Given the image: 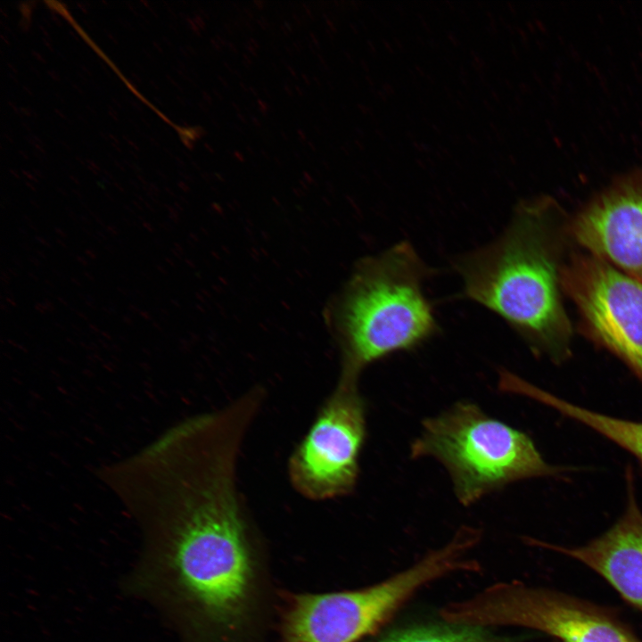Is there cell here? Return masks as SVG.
Wrapping results in <instances>:
<instances>
[{
    "mask_svg": "<svg viewBox=\"0 0 642 642\" xmlns=\"http://www.w3.org/2000/svg\"><path fill=\"white\" fill-rule=\"evenodd\" d=\"M244 440L218 425L152 442L112 493L142 531L133 586L164 609L182 642H269L279 588L238 484Z\"/></svg>",
    "mask_w": 642,
    "mask_h": 642,
    "instance_id": "obj_1",
    "label": "cell"
},
{
    "mask_svg": "<svg viewBox=\"0 0 642 642\" xmlns=\"http://www.w3.org/2000/svg\"><path fill=\"white\" fill-rule=\"evenodd\" d=\"M570 216L547 195L520 201L498 236L456 257L463 297L504 320L537 356L572 357L573 326L564 305L563 268L575 249Z\"/></svg>",
    "mask_w": 642,
    "mask_h": 642,
    "instance_id": "obj_2",
    "label": "cell"
},
{
    "mask_svg": "<svg viewBox=\"0 0 642 642\" xmlns=\"http://www.w3.org/2000/svg\"><path fill=\"white\" fill-rule=\"evenodd\" d=\"M408 241L360 259L324 313L340 353L337 383L358 386L371 364L440 333L424 284L434 275Z\"/></svg>",
    "mask_w": 642,
    "mask_h": 642,
    "instance_id": "obj_3",
    "label": "cell"
},
{
    "mask_svg": "<svg viewBox=\"0 0 642 642\" xmlns=\"http://www.w3.org/2000/svg\"><path fill=\"white\" fill-rule=\"evenodd\" d=\"M410 456L440 463L465 506L512 482L564 472L547 463L526 433L470 401H458L424 419Z\"/></svg>",
    "mask_w": 642,
    "mask_h": 642,
    "instance_id": "obj_4",
    "label": "cell"
},
{
    "mask_svg": "<svg viewBox=\"0 0 642 642\" xmlns=\"http://www.w3.org/2000/svg\"><path fill=\"white\" fill-rule=\"evenodd\" d=\"M474 547L458 531L444 547L395 576L361 589L302 593L280 588L276 629L281 642H357L379 629L417 589L457 571L477 570Z\"/></svg>",
    "mask_w": 642,
    "mask_h": 642,
    "instance_id": "obj_5",
    "label": "cell"
},
{
    "mask_svg": "<svg viewBox=\"0 0 642 642\" xmlns=\"http://www.w3.org/2000/svg\"><path fill=\"white\" fill-rule=\"evenodd\" d=\"M451 624L534 629L561 642H642L608 609L572 595L513 581L493 585L443 610Z\"/></svg>",
    "mask_w": 642,
    "mask_h": 642,
    "instance_id": "obj_6",
    "label": "cell"
},
{
    "mask_svg": "<svg viewBox=\"0 0 642 642\" xmlns=\"http://www.w3.org/2000/svg\"><path fill=\"white\" fill-rule=\"evenodd\" d=\"M578 313V332L618 358L642 382V283L574 249L561 275Z\"/></svg>",
    "mask_w": 642,
    "mask_h": 642,
    "instance_id": "obj_7",
    "label": "cell"
},
{
    "mask_svg": "<svg viewBox=\"0 0 642 642\" xmlns=\"http://www.w3.org/2000/svg\"><path fill=\"white\" fill-rule=\"evenodd\" d=\"M366 412L358 386L336 383L287 465L289 482L306 499L349 496L359 477Z\"/></svg>",
    "mask_w": 642,
    "mask_h": 642,
    "instance_id": "obj_8",
    "label": "cell"
},
{
    "mask_svg": "<svg viewBox=\"0 0 642 642\" xmlns=\"http://www.w3.org/2000/svg\"><path fill=\"white\" fill-rule=\"evenodd\" d=\"M575 246L642 283V169L614 179L570 216Z\"/></svg>",
    "mask_w": 642,
    "mask_h": 642,
    "instance_id": "obj_9",
    "label": "cell"
},
{
    "mask_svg": "<svg viewBox=\"0 0 642 642\" xmlns=\"http://www.w3.org/2000/svg\"><path fill=\"white\" fill-rule=\"evenodd\" d=\"M627 500L622 514L600 536L585 545H537L575 559L600 575L621 597L642 613V511L632 469L625 471Z\"/></svg>",
    "mask_w": 642,
    "mask_h": 642,
    "instance_id": "obj_10",
    "label": "cell"
},
{
    "mask_svg": "<svg viewBox=\"0 0 642 642\" xmlns=\"http://www.w3.org/2000/svg\"><path fill=\"white\" fill-rule=\"evenodd\" d=\"M511 393L539 401L561 415L587 425L634 456L642 465V422L605 415L567 401L516 376Z\"/></svg>",
    "mask_w": 642,
    "mask_h": 642,
    "instance_id": "obj_11",
    "label": "cell"
},
{
    "mask_svg": "<svg viewBox=\"0 0 642 642\" xmlns=\"http://www.w3.org/2000/svg\"><path fill=\"white\" fill-rule=\"evenodd\" d=\"M479 627H422L401 631L381 642H495Z\"/></svg>",
    "mask_w": 642,
    "mask_h": 642,
    "instance_id": "obj_12",
    "label": "cell"
},
{
    "mask_svg": "<svg viewBox=\"0 0 642 642\" xmlns=\"http://www.w3.org/2000/svg\"><path fill=\"white\" fill-rule=\"evenodd\" d=\"M31 1L29 2H22L18 4L19 10L21 12L23 19L29 20L31 16V12L33 9V6H30Z\"/></svg>",
    "mask_w": 642,
    "mask_h": 642,
    "instance_id": "obj_13",
    "label": "cell"
},
{
    "mask_svg": "<svg viewBox=\"0 0 642 642\" xmlns=\"http://www.w3.org/2000/svg\"><path fill=\"white\" fill-rule=\"evenodd\" d=\"M20 114L25 116H37V112L30 107H19Z\"/></svg>",
    "mask_w": 642,
    "mask_h": 642,
    "instance_id": "obj_14",
    "label": "cell"
},
{
    "mask_svg": "<svg viewBox=\"0 0 642 642\" xmlns=\"http://www.w3.org/2000/svg\"><path fill=\"white\" fill-rule=\"evenodd\" d=\"M77 6L84 14H87L89 8V4L87 2H78L77 3Z\"/></svg>",
    "mask_w": 642,
    "mask_h": 642,
    "instance_id": "obj_15",
    "label": "cell"
},
{
    "mask_svg": "<svg viewBox=\"0 0 642 642\" xmlns=\"http://www.w3.org/2000/svg\"><path fill=\"white\" fill-rule=\"evenodd\" d=\"M20 28L22 31L27 32L30 26V21L27 19H23L19 23Z\"/></svg>",
    "mask_w": 642,
    "mask_h": 642,
    "instance_id": "obj_16",
    "label": "cell"
},
{
    "mask_svg": "<svg viewBox=\"0 0 642 642\" xmlns=\"http://www.w3.org/2000/svg\"><path fill=\"white\" fill-rule=\"evenodd\" d=\"M47 74L55 81H60V75L56 70H48Z\"/></svg>",
    "mask_w": 642,
    "mask_h": 642,
    "instance_id": "obj_17",
    "label": "cell"
},
{
    "mask_svg": "<svg viewBox=\"0 0 642 642\" xmlns=\"http://www.w3.org/2000/svg\"><path fill=\"white\" fill-rule=\"evenodd\" d=\"M108 113L115 121L119 120L117 116L118 113L112 106H108Z\"/></svg>",
    "mask_w": 642,
    "mask_h": 642,
    "instance_id": "obj_18",
    "label": "cell"
},
{
    "mask_svg": "<svg viewBox=\"0 0 642 642\" xmlns=\"http://www.w3.org/2000/svg\"><path fill=\"white\" fill-rule=\"evenodd\" d=\"M51 19L58 27H62V21L54 12H52Z\"/></svg>",
    "mask_w": 642,
    "mask_h": 642,
    "instance_id": "obj_19",
    "label": "cell"
},
{
    "mask_svg": "<svg viewBox=\"0 0 642 642\" xmlns=\"http://www.w3.org/2000/svg\"><path fill=\"white\" fill-rule=\"evenodd\" d=\"M31 54H32V55H33L37 61H39L40 62L46 63V62H45V60L44 59V57H43L37 51L33 50V51L31 52Z\"/></svg>",
    "mask_w": 642,
    "mask_h": 642,
    "instance_id": "obj_20",
    "label": "cell"
},
{
    "mask_svg": "<svg viewBox=\"0 0 642 642\" xmlns=\"http://www.w3.org/2000/svg\"><path fill=\"white\" fill-rule=\"evenodd\" d=\"M123 138L128 142V144L133 149H135V151H140V148L137 146V144H136V143H134L132 140H130L129 138H128V137L126 136V135L123 136Z\"/></svg>",
    "mask_w": 642,
    "mask_h": 642,
    "instance_id": "obj_21",
    "label": "cell"
},
{
    "mask_svg": "<svg viewBox=\"0 0 642 642\" xmlns=\"http://www.w3.org/2000/svg\"><path fill=\"white\" fill-rule=\"evenodd\" d=\"M86 163L87 166H89L96 170H100V167L93 160L86 159Z\"/></svg>",
    "mask_w": 642,
    "mask_h": 642,
    "instance_id": "obj_22",
    "label": "cell"
},
{
    "mask_svg": "<svg viewBox=\"0 0 642 642\" xmlns=\"http://www.w3.org/2000/svg\"><path fill=\"white\" fill-rule=\"evenodd\" d=\"M38 29H40V31H41V32L43 33V35L45 36V38L50 40V36H49L48 32L46 31V29H45V26L42 25V24H38Z\"/></svg>",
    "mask_w": 642,
    "mask_h": 642,
    "instance_id": "obj_23",
    "label": "cell"
},
{
    "mask_svg": "<svg viewBox=\"0 0 642 642\" xmlns=\"http://www.w3.org/2000/svg\"><path fill=\"white\" fill-rule=\"evenodd\" d=\"M131 105L137 111H143V107L136 101H131Z\"/></svg>",
    "mask_w": 642,
    "mask_h": 642,
    "instance_id": "obj_24",
    "label": "cell"
},
{
    "mask_svg": "<svg viewBox=\"0 0 642 642\" xmlns=\"http://www.w3.org/2000/svg\"><path fill=\"white\" fill-rule=\"evenodd\" d=\"M104 33L106 34V36L108 37V38L110 40H111L114 44H118V40L111 33H110L108 30H105V29H104Z\"/></svg>",
    "mask_w": 642,
    "mask_h": 642,
    "instance_id": "obj_25",
    "label": "cell"
},
{
    "mask_svg": "<svg viewBox=\"0 0 642 642\" xmlns=\"http://www.w3.org/2000/svg\"><path fill=\"white\" fill-rule=\"evenodd\" d=\"M43 42H44L45 45L51 52H54V47H53L50 40H48V39H46V38L44 37V38H43Z\"/></svg>",
    "mask_w": 642,
    "mask_h": 642,
    "instance_id": "obj_26",
    "label": "cell"
},
{
    "mask_svg": "<svg viewBox=\"0 0 642 642\" xmlns=\"http://www.w3.org/2000/svg\"><path fill=\"white\" fill-rule=\"evenodd\" d=\"M131 78H132V79H133L135 82H136V83H141V82H142V78H141L136 73H135V72H132V73H131Z\"/></svg>",
    "mask_w": 642,
    "mask_h": 642,
    "instance_id": "obj_27",
    "label": "cell"
},
{
    "mask_svg": "<svg viewBox=\"0 0 642 642\" xmlns=\"http://www.w3.org/2000/svg\"><path fill=\"white\" fill-rule=\"evenodd\" d=\"M127 5H128V8L135 15H138V12L136 11V9L134 7V5H133L131 3H127Z\"/></svg>",
    "mask_w": 642,
    "mask_h": 642,
    "instance_id": "obj_28",
    "label": "cell"
},
{
    "mask_svg": "<svg viewBox=\"0 0 642 642\" xmlns=\"http://www.w3.org/2000/svg\"><path fill=\"white\" fill-rule=\"evenodd\" d=\"M8 105L13 110L14 112L20 114L19 108L11 101L8 102Z\"/></svg>",
    "mask_w": 642,
    "mask_h": 642,
    "instance_id": "obj_29",
    "label": "cell"
},
{
    "mask_svg": "<svg viewBox=\"0 0 642 642\" xmlns=\"http://www.w3.org/2000/svg\"><path fill=\"white\" fill-rule=\"evenodd\" d=\"M21 171H22L23 175H25L28 178L37 181V179L33 177V175L30 172L26 171L24 169H22Z\"/></svg>",
    "mask_w": 642,
    "mask_h": 642,
    "instance_id": "obj_30",
    "label": "cell"
},
{
    "mask_svg": "<svg viewBox=\"0 0 642 642\" xmlns=\"http://www.w3.org/2000/svg\"><path fill=\"white\" fill-rule=\"evenodd\" d=\"M143 52L144 53V54L147 56L148 59H150L152 62L155 61V58H153V55L151 53H149L147 50L144 49Z\"/></svg>",
    "mask_w": 642,
    "mask_h": 642,
    "instance_id": "obj_31",
    "label": "cell"
},
{
    "mask_svg": "<svg viewBox=\"0 0 642 642\" xmlns=\"http://www.w3.org/2000/svg\"><path fill=\"white\" fill-rule=\"evenodd\" d=\"M152 45L160 53H161V54L163 53L161 46L160 45V44L157 41H153Z\"/></svg>",
    "mask_w": 642,
    "mask_h": 642,
    "instance_id": "obj_32",
    "label": "cell"
},
{
    "mask_svg": "<svg viewBox=\"0 0 642 642\" xmlns=\"http://www.w3.org/2000/svg\"><path fill=\"white\" fill-rule=\"evenodd\" d=\"M81 69L84 71V73H86L90 77L92 76L91 70L88 68H86L85 65H82Z\"/></svg>",
    "mask_w": 642,
    "mask_h": 642,
    "instance_id": "obj_33",
    "label": "cell"
},
{
    "mask_svg": "<svg viewBox=\"0 0 642 642\" xmlns=\"http://www.w3.org/2000/svg\"><path fill=\"white\" fill-rule=\"evenodd\" d=\"M85 24L87 26V28L92 29L93 27H95V23L91 21H85Z\"/></svg>",
    "mask_w": 642,
    "mask_h": 642,
    "instance_id": "obj_34",
    "label": "cell"
},
{
    "mask_svg": "<svg viewBox=\"0 0 642 642\" xmlns=\"http://www.w3.org/2000/svg\"><path fill=\"white\" fill-rule=\"evenodd\" d=\"M70 84L72 85L73 88H75L78 92H79L80 94L83 93L82 89L76 83L70 82Z\"/></svg>",
    "mask_w": 642,
    "mask_h": 642,
    "instance_id": "obj_35",
    "label": "cell"
},
{
    "mask_svg": "<svg viewBox=\"0 0 642 642\" xmlns=\"http://www.w3.org/2000/svg\"><path fill=\"white\" fill-rule=\"evenodd\" d=\"M54 112L62 119H66V116L58 109H54Z\"/></svg>",
    "mask_w": 642,
    "mask_h": 642,
    "instance_id": "obj_36",
    "label": "cell"
},
{
    "mask_svg": "<svg viewBox=\"0 0 642 642\" xmlns=\"http://www.w3.org/2000/svg\"><path fill=\"white\" fill-rule=\"evenodd\" d=\"M111 101L114 103V105H116V107L121 108V103L116 98H111Z\"/></svg>",
    "mask_w": 642,
    "mask_h": 642,
    "instance_id": "obj_37",
    "label": "cell"
},
{
    "mask_svg": "<svg viewBox=\"0 0 642 642\" xmlns=\"http://www.w3.org/2000/svg\"><path fill=\"white\" fill-rule=\"evenodd\" d=\"M149 141L153 144L154 146H159V142L156 141L153 137H149Z\"/></svg>",
    "mask_w": 642,
    "mask_h": 642,
    "instance_id": "obj_38",
    "label": "cell"
},
{
    "mask_svg": "<svg viewBox=\"0 0 642 642\" xmlns=\"http://www.w3.org/2000/svg\"><path fill=\"white\" fill-rule=\"evenodd\" d=\"M42 22H43L46 27L51 28V23L49 22V21H48L47 19H45V18L42 19Z\"/></svg>",
    "mask_w": 642,
    "mask_h": 642,
    "instance_id": "obj_39",
    "label": "cell"
},
{
    "mask_svg": "<svg viewBox=\"0 0 642 642\" xmlns=\"http://www.w3.org/2000/svg\"><path fill=\"white\" fill-rule=\"evenodd\" d=\"M150 84H151L156 90H159V89H160L159 85H158L157 83H155L153 80H150Z\"/></svg>",
    "mask_w": 642,
    "mask_h": 642,
    "instance_id": "obj_40",
    "label": "cell"
},
{
    "mask_svg": "<svg viewBox=\"0 0 642 642\" xmlns=\"http://www.w3.org/2000/svg\"><path fill=\"white\" fill-rule=\"evenodd\" d=\"M59 142H60V144L62 145L63 147H65L67 150H70V147L66 144V142H63L61 140Z\"/></svg>",
    "mask_w": 642,
    "mask_h": 642,
    "instance_id": "obj_41",
    "label": "cell"
},
{
    "mask_svg": "<svg viewBox=\"0 0 642 642\" xmlns=\"http://www.w3.org/2000/svg\"><path fill=\"white\" fill-rule=\"evenodd\" d=\"M111 145H112V146H113V148H115V149H116V151H118L119 152H121V149H120V147L119 146V144H115V143H112V142H111Z\"/></svg>",
    "mask_w": 642,
    "mask_h": 642,
    "instance_id": "obj_42",
    "label": "cell"
},
{
    "mask_svg": "<svg viewBox=\"0 0 642 642\" xmlns=\"http://www.w3.org/2000/svg\"><path fill=\"white\" fill-rule=\"evenodd\" d=\"M7 65H8V67L11 69V70H12L13 73H17V70H16L15 67H13L12 64L7 63Z\"/></svg>",
    "mask_w": 642,
    "mask_h": 642,
    "instance_id": "obj_43",
    "label": "cell"
},
{
    "mask_svg": "<svg viewBox=\"0 0 642 642\" xmlns=\"http://www.w3.org/2000/svg\"><path fill=\"white\" fill-rule=\"evenodd\" d=\"M19 153H20L25 160H28V159H29L27 153H25L23 151L19 150Z\"/></svg>",
    "mask_w": 642,
    "mask_h": 642,
    "instance_id": "obj_44",
    "label": "cell"
},
{
    "mask_svg": "<svg viewBox=\"0 0 642 642\" xmlns=\"http://www.w3.org/2000/svg\"><path fill=\"white\" fill-rule=\"evenodd\" d=\"M76 159H77L78 161H79L80 164H82V165L86 164V160H84L81 159L79 156H76Z\"/></svg>",
    "mask_w": 642,
    "mask_h": 642,
    "instance_id": "obj_45",
    "label": "cell"
},
{
    "mask_svg": "<svg viewBox=\"0 0 642 642\" xmlns=\"http://www.w3.org/2000/svg\"><path fill=\"white\" fill-rule=\"evenodd\" d=\"M114 163H115V165H116L118 168H119V169H122V170H125V169L123 168V166L121 165V163H119L118 160H114Z\"/></svg>",
    "mask_w": 642,
    "mask_h": 642,
    "instance_id": "obj_46",
    "label": "cell"
},
{
    "mask_svg": "<svg viewBox=\"0 0 642 642\" xmlns=\"http://www.w3.org/2000/svg\"><path fill=\"white\" fill-rule=\"evenodd\" d=\"M69 33L75 40L78 41L79 39L78 37L73 31H70Z\"/></svg>",
    "mask_w": 642,
    "mask_h": 642,
    "instance_id": "obj_47",
    "label": "cell"
},
{
    "mask_svg": "<svg viewBox=\"0 0 642 642\" xmlns=\"http://www.w3.org/2000/svg\"><path fill=\"white\" fill-rule=\"evenodd\" d=\"M21 126H22L26 130H29V131L30 130V127H29L27 123L21 122Z\"/></svg>",
    "mask_w": 642,
    "mask_h": 642,
    "instance_id": "obj_48",
    "label": "cell"
},
{
    "mask_svg": "<svg viewBox=\"0 0 642 642\" xmlns=\"http://www.w3.org/2000/svg\"><path fill=\"white\" fill-rule=\"evenodd\" d=\"M30 70L33 71V73L37 74V76L39 77V72H38V70H37V69H35L34 67L30 66Z\"/></svg>",
    "mask_w": 642,
    "mask_h": 642,
    "instance_id": "obj_49",
    "label": "cell"
},
{
    "mask_svg": "<svg viewBox=\"0 0 642 642\" xmlns=\"http://www.w3.org/2000/svg\"><path fill=\"white\" fill-rule=\"evenodd\" d=\"M141 119L146 127L151 128V124L144 118H141Z\"/></svg>",
    "mask_w": 642,
    "mask_h": 642,
    "instance_id": "obj_50",
    "label": "cell"
},
{
    "mask_svg": "<svg viewBox=\"0 0 642 642\" xmlns=\"http://www.w3.org/2000/svg\"><path fill=\"white\" fill-rule=\"evenodd\" d=\"M23 88L29 95H32V91L29 88H28L27 86H24Z\"/></svg>",
    "mask_w": 642,
    "mask_h": 642,
    "instance_id": "obj_51",
    "label": "cell"
},
{
    "mask_svg": "<svg viewBox=\"0 0 642 642\" xmlns=\"http://www.w3.org/2000/svg\"><path fill=\"white\" fill-rule=\"evenodd\" d=\"M8 76H9L13 81H15V83L18 82V81H17V78H16L15 76H13L12 74L8 73Z\"/></svg>",
    "mask_w": 642,
    "mask_h": 642,
    "instance_id": "obj_52",
    "label": "cell"
},
{
    "mask_svg": "<svg viewBox=\"0 0 642 642\" xmlns=\"http://www.w3.org/2000/svg\"><path fill=\"white\" fill-rule=\"evenodd\" d=\"M55 96H56L61 102H64L63 97H62L60 94H58V93L55 94Z\"/></svg>",
    "mask_w": 642,
    "mask_h": 642,
    "instance_id": "obj_53",
    "label": "cell"
},
{
    "mask_svg": "<svg viewBox=\"0 0 642 642\" xmlns=\"http://www.w3.org/2000/svg\"><path fill=\"white\" fill-rule=\"evenodd\" d=\"M162 39H163V41L166 42V44H167L168 45H172L170 44L169 40L166 37H162Z\"/></svg>",
    "mask_w": 642,
    "mask_h": 642,
    "instance_id": "obj_54",
    "label": "cell"
},
{
    "mask_svg": "<svg viewBox=\"0 0 642 642\" xmlns=\"http://www.w3.org/2000/svg\"><path fill=\"white\" fill-rule=\"evenodd\" d=\"M78 76L83 81H86V78H85V76H84L83 74H81L79 71L78 72Z\"/></svg>",
    "mask_w": 642,
    "mask_h": 642,
    "instance_id": "obj_55",
    "label": "cell"
},
{
    "mask_svg": "<svg viewBox=\"0 0 642 642\" xmlns=\"http://www.w3.org/2000/svg\"><path fill=\"white\" fill-rule=\"evenodd\" d=\"M86 107H87V109H88L92 113L96 114V111H95L94 108H92V107L89 106V105H87Z\"/></svg>",
    "mask_w": 642,
    "mask_h": 642,
    "instance_id": "obj_56",
    "label": "cell"
},
{
    "mask_svg": "<svg viewBox=\"0 0 642 642\" xmlns=\"http://www.w3.org/2000/svg\"><path fill=\"white\" fill-rule=\"evenodd\" d=\"M100 135H101V136H102L103 139L109 140V136H107L106 134L101 132Z\"/></svg>",
    "mask_w": 642,
    "mask_h": 642,
    "instance_id": "obj_57",
    "label": "cell"
},
{
    "mask_svg": "<svg viewBox=\"0 0 642 642\" xmlns=\"http://www.w3.org/2000/svg\"><path fill=\"white\" fill-rule=\"evenodd\" d=\"M129 152H130L135 158H136V159L138 158L137 154L134 152V150H129Z\"/></svg>",
    "mask_w": 642,
    "mask_h": 642,
    "instance_id": "obj_58",
    "label": "cell"
},
{
    "mask_svg": "<svg viewBox=\"0 0 642 642\" xmlns=\"http://www.w3.org/2000/svg\"><path fill=\"white\" fill-rule=\"evenodd\" d=\"M154 100H155L156 103H158L159 104L162 105V103H161V101H160V98L154 97Z\"/></svg>",
    "mask_w": 642,
    "mask_h": 642,
    "instance_id": "obj_59",
    "label": "cell"
},
{
    "mask_svg": "<svg viewBox=\"0 0 642 642\" xmlns=\"http://www.w3.org/2000/svg\"><path fill=\"white\" fill-rule=\"evenodd\" d=\"M1 38H2L6 44L9 45V41L4 37V35H1Z\"/></svg>",
    "mask_w": 642,
    "mask_h": 642,
    "instance_id": "obj_60",
    "label": "cell"
},
{
    "mask_svg": "<svg viewBox=\"0 0 642 642\" xmlns=\"http://www.w3.org/2000/svg\"><path fill=\"white\" fill-rule=\"evenodd\" d=\"M136 65L140 70H144V67H143L139 62H136Z\"/></svg>",
    "mask_w": 642,
    "mask_h": 642,
    "instance_id": "obj_61",
    "label": "cell"
},
{
    "mask_svg": "<svg viewBox=\"0 0 642 642\" xmlns=\"http://www.w3.org/2000/svg\"><path fill=\"white\" fill-rule=\"evenodd\" d=\"M10 172H11L12 175H14L16 177H19V176L17 175V173L15 172V170L10 169Z\"/></svg>",
    "mask_w": 642,
    "mask_h": 642,
    "instance_id": "obj_62",
    "label": "cell"
},
{
    "mask_svg": "<svg viewBox=\"0 0 642 642\" xmlns=\"http://www.w3.org/2000/svg\"><path fill=\"white\" fill-rule=\"evenodd\" d=\"M4 137L10 142L12 143V140L8 136V135L4 134Z\"/></svg>",
    "mask_w": 642,
    "mask_h": 642,
    "instance_id": "obj_63",
    "label": "cell"
},
{
    "mask_svg": "<svg viewBox=\"0 0 642 642\" xmlns=\"http://www.w3.org/2000/svg\"><path fill=\"white\" fill-rule=\"evenodd\" d=\"M0 12L3 13L4 17H7V14L1 9Z\"/></svg>",
    "mask_w": 642,
    "mask_h": 642,
    "instance_id": "obj_64",
    "label": "cell"
}]
</instances>
